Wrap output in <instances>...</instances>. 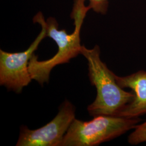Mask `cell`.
<instances>
[{
	"instance_id": "cell-1",
	"label": "cell",
	"mask_w": 146,
	"mask_h": 146,
	"mask_svg": "<svg viewBox=\"0 0 146 146\" xmlns=\"http://www.w3.org/2000/svg\"><path fill=\"white\" fill-rule=\"evenodd\" d=\"M80 54L87 60L89 78L97 93L94 102L87 107L89 114L93 117L117 116L133 99L134 93L126 92L117 84L115 74L101 60L98 45L92 49L82 46Z\"/></svg>"
},
{
	"instance_id": "cell-2",
	"label": "cell",
	"mask_w": 146,
	"mask_h": 146,
	"mask_svg": "<svg viewBox=\"0 0 146 146\" xmlns=\"http://www.w3.org/2000/svg\"><path fill=\"white\" fill-rule=\"evenodd\" d=\"M140 121L139 117L110 115L97 116L89 121L75 118L61 146H98L134 129Z\"/></svg>"
},
{
	"instance_id": "cell-3",
	"label": "cell",
	"mask_w": 146,
	"mask_h": 146,
	"mask_svg": "<svg viewBox=\"0 0 146 146\" xmlns=\"http://www.w3.org/2000/svg\"><path fill=\"white\" fill-rule=\"evenodd\" d=\"M42 20L47 32V37L53 40L58 47V52L48 60L39 61L34 54L29 62V71L32 80L40 85L48 83L52 69L58 65L68 63L71 59L80 54V33L84 22L74 21V30L72 34H68L64 29H59L58 24L55 17H49L45 20L42 14Z\"/></svg>"
},
{
	"instance_id": "cell-4",
	"label": "cell",
	"mask_w": 146,
	"mask_h": 146,
	"mask_svg": "<svg viewBox=\"0 0 146 146\" xmlns=\"http://www.w3.org/2000/svg\"><path fill=\"white\" fill-rule=\"evenodd\" d=\"M42 14V12H38L33 17V22L39 24L41 31L26 50L9 52L0 50V85L16 93H21L23 88L31 83L32 78L29 71V60L42 40L47 37Z\"/></svg>"
},
{
	"instance_id": "cell-5",
	"label": "cell",
	"mask_w": 146,
	"mask_h": 146,
	"mask_svg": "<svg viewBox=\"0 0 146 146\" xmlns=\"http://www.w3.org/2000/svg\"><path fill=\"white\" fill-rule=\"evenodd\" d=\"M75 118V108L66 100L58 114L46 125L31 130L27 126L20 128L16 146H61L63 137Z\"/></svg>"
},
{
	"instance_id": "cell-6",
	"label": "cell",
	"mask_w": 146,
	"mask_h": 146,
	"mask_svg": "<svg viewBox=\"0 0 146 146\" xmlns=\"http://www.w3.org/2000/svg\"><path fill=\"white\" fill-rule=\"evenodd\" d=\"M117 84L122 88L131 89L134 97L116 116L136 118L146 114V71L139 70L125 76L115 75Z\"/></svg>"
},
{
	"instance_id": "cell-7",
	"label": "cell",
	"mask_w": 146,
	"mask_h": 146,
	"mask_svg": "<svg viewBox=\"0 0 146 146\" xmlns=\"http://www.w3.org/2000/svg\"><path fill=\"white\" fill-rule=\"evenodd\" d=\"M128 142L132 145L146 142V121L141 125H136L134 131L128 136Z\"/></svg>"
},
{
	"instance_id": "cell-8",
	"label": "cell",
	"mask_w": 146,
	"mask_h": 146,
	"mask_svg": "<svg viewBox=\"0 0 146 146\" xmlns=\"http://www.w3.org/2000/svg\"><path fill=\"white\" fill-rule=\"evenodd\" d=\"M90 9L98 14H106L108 9L109 0H88Z\"/></svg>"
}]
</instances>
